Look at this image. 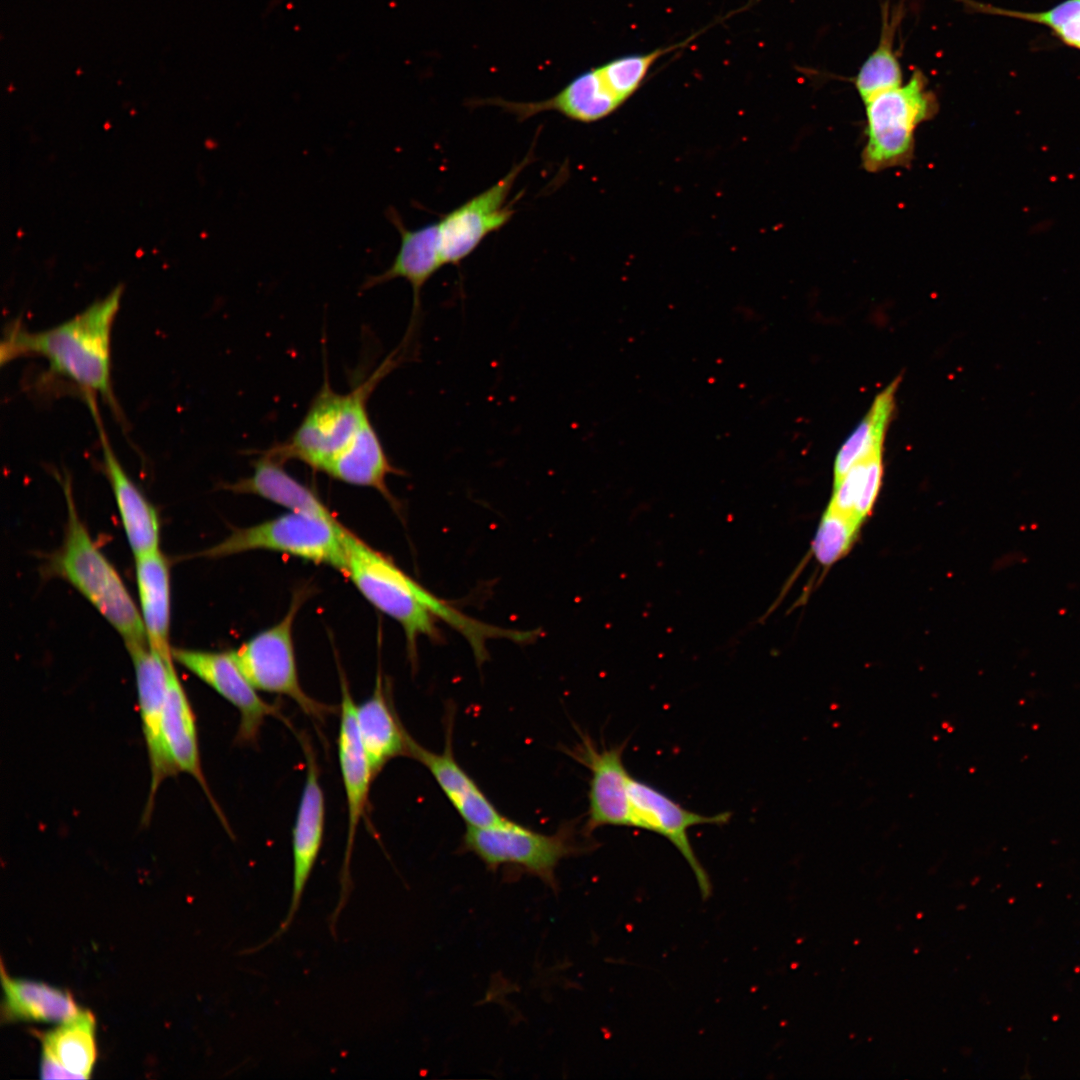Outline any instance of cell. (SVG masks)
Masks as SVG:
<instances>
[{
  "instance_id": "cell-1",
  "label": "cell",
  "mask_w": 1080,
  "mask_h": 1080,
  "mask_svg": "<svg viewBox=\"0 0 1080 1080\" xmlns=\"http://www.w3.org/2000/svg\"><path fill=\"white\" fill-rule=\"evenodd\" d=\"M345 547L346 565L343 574L374 607L402 626L412 663L416 661L417 640L421 636L441 641V633L437 627L439 620L447 623L468 641L480 666L489 657L486 648L488 639L506 638L517 643H527L537 636L535 631L505 629L464 614L427 590L392 560L348 529Z\"/></svg>"
},
{
  "instance_id": "cell-2",
  "label": "cell",
  "mask_w": 1080,
  "mask_h": 1080,
  "mask_svg": "<svg viewBox=\"0 0 1080 1080\" xmlns=\"http://www.w3.org/2000/svg\"><path fill=\"white\" fill-rule=\"evenodd\" d=\"M123 287L72 318L45 330L30 332L9 326L1 343V363L23 356L44 358L50 372L79 387L85 398L99 395L114 404L111 385V340Z\"/></svg>"
},
{
  "instance_id": "cell-3",
  "label": "cell",
  "mask_w": 1080,
  "mask_h": 1080,
  "mask_svg": "<svg viewBox=\"0 0 1080 1080\" xmlns=\"http://www.w3.org/2000/svg\"><path fill=\"white\" fill-rule=\"evenodd\" d=\"M400 352L398 347L366 380L345 393L335 391L326 375L295 431L263 452L283 463L299 460L326 474L345 453L379 438L367 404L379 382L399 364Z\"/></svg>"
},
{
  "instance_id": "cell-4",
  "label": "cell",
  "mask_w": 1080,
  "mask_h": 1080,
  "mask_svg": "<svg viewBox=\"0 0 1080 1080\" xmlns=\"http://www.w3.org/2000/svg\"><path fill=\"white\" fill-rule=\"evenodd\" d=\"M685 40L646 53L622 55L591 67L572 78L556 94L544 100L518 102L500 97L471 100L473 106H496L524 121L544 112L593 123L618 110L642 85L653 65L681 47Z\"/></svg>"
},
{
  "instance_id": "cell-5",
  "label": "cell",
  "mask_w": 1080,
  "mask_h": 1080,
  "mask_svg": "<svg viewBox=\"0 0 1080 1080\" xmlns=\"http://www.w3.org/2000/svg\"><path fill=\"white\" fill-rule=\"evenodd\" d=\"M61 483L67 524L63 545L50 560V573L71 583L115 628L127 648L148 644L140 611L79 518L69 477L61 479Z\"/></svg>"
},
{
  "instance_id": "cell-6",
  "label": "cell",
  "mask_w": 1080,
  "mask_h": 1080,
  "mask_svg": "<svg viewBox=\"0 0 1080 1080\" xmlns=\"http://www.w3.org/2000/svg\"><path fill=\"white\" fill-rule=\"evenodd\" d=\"M920 70L909 80L865 102V135L861 162L871 173L909 167L914 155L915 131L934 118L939 109L936 94Z\"/></svg>"
},
{
  "instance_id": "cell-7",
  "label": "cell",
  "mask_w": 1080,
  "mask_h": 1080,
  "mask_svg": "<svg viewBox=\"0 0 1080 1080\" xmlns=\"http://www.w3.org/2000/svg\"><path fill=\"white\" fill-rule=\"evenodd\" d=\"M346 531L337 520L289 511L253 526L236 529L199 555L218 558L252 550H268L326 564L344 573Z\"/></svg>"
},
{
  "instance_id": "cell-8",
  "label": "cell",
  "mask_w": 1080,
  "mask_h": 1080,
  "mask_svg": "<svg viewBox=\"0 0 1080 1080\" xmlns=\"http://www.w3.org/2000/svg\"><path fill=\"white\" fill-rule=\"evenodd\" d=\"M576 833L572 823L548 835L508 819L497 826H467L463 848L478 856L489 869L511 867L537 876L553 887L560 861L591 848L579 842Z\"/></svg>"
},
{
  "instance_id": "cell-9",
  "label": "cell",
  "mask_w": 1080,
  "mask_h": 1080,
  "mask_svg": "<svg viewBox=\"0 0 1080 1080\" xmlns=\"http://www.w3.org/2000/svg\"><path fill=\"white\" fill-rule=\"evenodd\" d=\"M297 592L284 617L232 651L240 669L259 691L291 698L308 716L323 721L335 708L311 698L303 690L293 645V623L304 600Z\"/></svg>"
},
{
  "instance_id": "cell-10",
  "label": "cell",
  "mask_w": 1080,
  "mask_h": 1080,
  "mask_svg": "<svg viewBox=\"0 0 1080 1080\" xmlns=\"http://www.w3.org/2000/svg\"><path fill=\"white\" fill-rule=\"evenodd\" d=\"M531 159L529 152L496 183L441 216L437 226L444 266L459 264L510 221L515 213V201L507 203L510 191Z\"/></svg>"
},
{
  "instance_id": "cell-11",
  "label": "cell",
  "mask_w": 1080,
  "mask_h": 1080,
  "mask_svg": "<svg viewBox=\"0 0 1080 1080\" xmlns=\"http://www.w3.org/2000/svg\"><path fill=\"white\" fill-rule=\"evenodd\" d=\"M341 703L340 723L337 737L338 758L346 796L348 825L342 869L340 872V893L334 911L330 917L329 929L336 932V923L341 911L346 906L352 891L350 862L357 828L369 803V791L374 777L359 735L356 703L351 695L343 673L340 678Z\"/></svg>"
},
{
  "instance_id": "cell-12",
  "label": "cell",
  "mask_w": 1080,
  "mask_h": 1080,
  "mask_svg": "<svg viewBox=\"0 0 1080 1080\" xmlns=\"http://www.w3.org/2000/svg\"><path fill=\"white\" fill-rule=\"evenodd\" d=\"M173 659L215 690L239 712L236 735L239 744L257 742L260 729L268 716L289 722L279 709L263 700L246 678L232 651L216 652L193 649H172Z\"/></svg>"
},
{
  "instance_id": "cell-13",
  "label": "cell",
  "mask_w": 1080,
  "mask_h": 1080,
  "mask_svg": "<svg viewBox=\"0 0 1080 1080\" xmlns=\"http://www.w3.org/2000/svg\"><path fill=\"white\" fill-rule=\"evenodd\" d=\"M300 743L305 754L306 777L292 831L293 877L290 904L277 930L266 941L250 948L248 954L258 952L288 931L298 912L307 882L322 847L325 798L319 780V768L309 740L301 735Z\"/></svg>"
},
{
  "instance_id": "cell-14",
  "label": "cell",
  "mask_w": 1080,
  "mask_h": 1080,
  "mask_svg": "<svg viewBox=\"0 0 1080 1080\" xmlns=\"http://www.w3.org/2000/svg\"><path fill=\"white\" fill-rule=\"evenodd\" d=\"M631 825L666 838L681 853L692 869L704 899L711 894L708 874L693 851L688 831L698 825H722L729 821V812L703 815L686 809L674 799L647 782L631 775L629 780Z\"/></svg>"
},
{
  "instance_id": "cell-15",
  "label": "cell",
  "mask_w": 1080,
  "mask_h": 1080,
  "mask_svg": "<svg viewBox=\"0 0 1080 1080\" xmlns=\"http://www.w3.org/2000/svg\"><path fill=\"white\" fill-rule=\"evenodd\" d=\"M582 741L567 753L591 772L588 812L582 832L590 836L604 826L630 827V773L623 762L626 743L598 749L582 735Z\"/></svg>"
},
{
  "instance_id": "cell-16",
  "label": "cell",
  "mask_w": 1080,
  "mask_h": 1080,
  "mask_svg": "<svg viewBox=\"0 0 1080 1080\" xmlns=\"http://www.w3.org/2000/svg\"><path fill=\"white\" fill-rule=\"evenodd\" d=\"M127 649L134 666L142 730L150 763L151 782L146 806L148 817L161 783L178 772L168 755L162 728L168 664L174 659L163 657L149 643Z\"/></svg>"
},
{
  "instance_id": "cell-17",
  "label": "cell",
  "mask_w": 1080,
  "mask_h": 1080,
  "mask_svg": "<svg viewBox=\"0 0 1080 1080\" xmlns=\"http://www.w3.org/2000/svg\"><path fill=\"white\" fill-rule=\"evenodd\" d=\"M385 215L400 235V246L391 265L377 275L368 276L361 285V290H368L397 278L404 279L410 284L413 293L412 315L402 341L408 345L422 313V288L444 266L440 252L438 226L437 222H433L417 229H409L393 207H389Z\"/></svg>"
},
{
  "instance_id": "cell-18",
  "label": "cell",
  "mask_w": 1080,
  "mask_h": 1080,
  "mask_svg": "<svg viewBox=\"0 0 1080 1080\" xmlns=\"http://www.w3.org/2000/svg\"><path fill=\"white\" fill-rule=\"evenodd\" d=\"M446 716L443 751H430L411 737L409 757L420 762L431 773L467 826L490 827L505 823L508 818L497 810L455 759L452 746L454 709H448Z\"/></svg>"
},
{
  "instance_id": "cell-19",
  "label": "cell",
  "mask_w": 1080,
  "mask_h": 1080,
  "mask_svg": "<svg viewBox=\"0 0 1080 1080\" xmlns=\"http://www.w3.org/2000/svg\"><path fill=\"white\" fill-rule=\"evenodd\" d=\"M98 427L105 475L111 485L128 543L135 556L159 548V519L153 505L128 476L101 425L95 399L87 401Z\"/></svg>"
},
{
  "instance_id": "cell-20",
  "label": "cell",
  "mask_w": 1080,
  "mask_h": 1080,
  "mask_svg": "<svg viewBox=\"0 0 1080 1080\" xmlns=\"http://www.w3.org/2000/svg\"><path fill=\"white\" fill-rule=\"evenodd\" d=\"M97 1057L96 1022L89 1010L58 1023L41 1038L42 1079H87Z\"/></svg>"
},
{
  "instance_id": "cell-21",
  "label": "cell",
  "mask_w": 1080,
  "mask_h": 1080,
  "mask_svg": "<svg viewBox=\"0 0 1080 1080\" xmlns=\"http://www.w3.org/2000/svg\"><path fill=\"white\" fill-rule=\"evenodd\" d=\"M162 728L165 746L176 770L186 772L196 779L220 820L226 823L202 771L195 716L173 661L168 664Z\"/></svg>"
},
{
  "instance_id": "cell-22",
  "label": "cell",
  "mask_w": 1080,
  "mask_h": 1080,
  "mask_svg": "<svg viewBox=\"0 0 1080 1080\" xmlns=\"http://www.w3.org/2000/svg\"><path fill=\"white\" fill-rule=\"evenodd\" d=\"M356 718L374 779L390 760L399 756L409 757L411 736L385 692L380 671L372 694L356 705Z\"/></svg>"
},
{
  "instance_id": "cell-23",
  "label": "cell",
  "mask_w": 1080,
  "mask_h": 1080,
  "mask_svg": "<svg viewBox=\"0 0 1080 1080\" xmlns=\"http://www.w3.org/2000/svg\"><path fill=\"white\" fill-rule=\"evenodd\" d=\"M283 462L260 452L254 461L253 472L223 487L234 493L256 495L289 511L309 514L326 520H336L331 511L308 487L292 477Z\"/></svg>"
},
{
  "instance_id": "cell-24",
  "label": "cell",
  "mask_w": 1080,
  "mask_h": 1080,
  "mask_svg": "<svg viewBox=\"0 0 1080 1080\" xmlns=\"http://www.w3.org/2000/svg\"><path fill=\"white\" fill-rule=\"evenodd\" d=\"M136 579L150 647L163 657H173L169 645L170 576L166 557L159 548L135 556Z\"/></svg>"
},
{
  "instance_id": "cell-25",
  "label": "cell",
  "mask_w": 1080,
  "mask_h": 1080,
  "mask_svg": "<svg viewBox=\"0 0 1080 1080\" xmlns=\"http://www.w3.org/2000/svg\"><path fill=\"white\" fill-rule=\"evenodd\" d=\"M2 1022L39 1021L61 1023L82 1009L69 992L42 982L12 978L1 968Z\"/></svg>"
},
{
  "instance_id": "cell-26",
  "label": "cell",
  "mask_w": 1080,
  "mask_h": 1080,
  "mask_svg": "<svg viewBox=\"0 0 1080 1080\" xmlns=\"http://www.w3.org/2000/svg\"><path fill=\"white\" fill-rule=\"evenodd\" d=\"M903 6L881 8L880 37L876 48L867 57L853 79L863 103L903 84L902 69L895 48L896 32L903 18Z\"/></svg>"
},
{
  "instance_id": "cell-27",
  "label": "cell",
  "mask_w": 1080,
  "mask_h": 1080,
  "mask_svg": "<svg viewBox=\"0 0 1080 1080\" xmlns=\"http://www.w3.org/2000/svg\"><path fill=\"white\" fill-rule=\"evenodd\" d=\"M899 381V378L893 380L876 395L868 412L840 447L834 461L833 483L840 480L855 463L883 453Z\"/></svg>"
},
{
  "instance_id": "cell-28",
  "label": "cell",
  "mask_w": 1080,
  "mask_h": 1080,
  "mask_svg": "<svg viewBox=\"0 0 1080 1080\" xmlns=\"http://www.w3.org/2000/svg\"><path fill=\"white\" fill-rule=\"evenodd\" d=\"M882 475L883 453L855 463L840 480L833 483V493L827 509L862 524L877 499Z\"/></svg>"
},
{
  "instance_id": "cell-29",
  "label": "cell",
  "mask_w": 1080,
  "mask_h": 1080,
  "mask_svg": "<svg viewBox=\"0 0 1080 1080\" xmlns=\"http://www.w3.org/2000/svg\"><path fill=\"white\" fill-rule=\"evenodd\" d=\"M961 2L975 12L1005 16L1046 26L1064 44L1080 51V0H1065L1046 10L1032 12L1000 8L974 0H961Z\"/></svg>"
},
{
  "instance_id": "cell-30",
  "label": "cell",
  "mask_w": 1080,
  "mask_h": 1080,
  "mask_svg": "<svg viewBox=\"0 0 1080 1080\" xmlns=\"http://www.w3.org/2000/svg\"><path fill=\"white\" fill-rule=\"evenodd\" d=\"M860 525L846 515L826 509L812 544L816 560L828 566L843 557L854 543Z\"/></svg>"
}]
</instances>
